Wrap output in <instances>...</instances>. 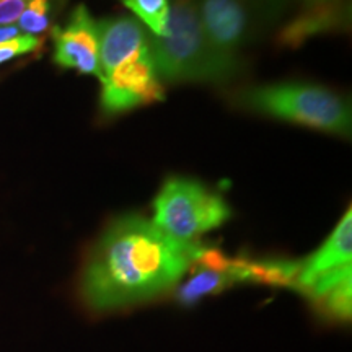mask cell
<instances>
[{"label":"cell","mask_w":352,"mask_h":352,"mask_svg":"<svg viewBox=\"0 0 352 352\" xmlns=\"http://www.w3.org/2000/svg\"><path fill=\"white\" fill-rule=\"evenodd\" d=\"M197 250V243H179L139 215L118 219L88 256L83 300L96 311L148 300L182 279Z\"/></svg>","instance_id":"6da1fadb"},{"label":"cell","mask_w":352,"mask_h":352,"mask_svg":"<svg viewBox=\"0 0 352 352\" xmlns=\"http://www.w3.org/2000/svg\"><path fill=\"white\" fill-rule=\"evenodd\" d=\"M148 50L157 77L168 82L227 83L241 72L240 57L209 41L196 0H171L164 33H148Z\"/></svg>","instance_id":"7a4b0ae2"},{"label":"cell","mask_w":352,"mask_h":352,"mask_svg":"<svg viewBox=\"0 0 352 352\" xmlns=\"http://www.w3.org/2000/svg\"><path fill=\"white\" fill-rule=\"evenodd\" d=\"M245 108L329 134L349 138L351 104L329 88L314 83L284 82L254 87L239 96Z\"/></svg>","instance_id":"3957f363"},{"label":"cell","mask_w":352,"mask_h":352,"mask_svg":"<svg viewBox=\"0 0 352 352\" xmlns=\"http://www.w3.org/2000/svg\"><path fill=\"white\" fill-rule=\"evenodd\" d=\"M228 217L226 199L195 179L170 178L153 201V226L179 243H195Z\"/></svg>","instance_id":"277c9868"},{"label":"cell","mask_w":352,"mask_h":352,"mask_svg":"<svg viewBox=\"0 0 352 352\" xmlns=\"http://www.w3.org/2000/svg\"><path fill=\"white\" fill-rule=\"evenodd\" d=\"M290 0H196L209 41L228 56L252 44L280 19Z\"/></svg>","instance_id":"5b68a950"},{"label":"cell","mask_w":352,"mask_h":352,"mask_svg":"<svg viewBox=\"0 0 352 352\" xmlns=\"http://www.w3.org/2000/svg\"><path fill=\"white\" fill-rule=\"evenodd\" d=\"M101 85L100 104L107 114L126 113L164 100L148 43L101 78Z\"/></svg>","instance_id":"8992f818"},{"label":"cell","mask_w":352,"mask_h":352,"mask_svg":"<svg viewBox=\"0 0 352 352\" xmlns=\"http://www.w3.org/2000/svg\"><path fill=\"white\" fill-rule=\"evenodd\" d=\"M54 63L59 67L74 69L83 76L103 78L100 65L98 21L85 6H77L67 23L52 30Z\"/></svg>","instance_id":"52a82bcc"},{"label":"cell","mask_w":352,"mask_h":352,"mask_svg":"<svg viewBox=\"0 0 352 352\" xmlns=\"http://www.w3.org/2000/svg\"><path fill=\"white\" fill-rule=\"evenodd\" d=\"M305 6L292 21L280 32L279 43L298 47L316 34L344 30L349 23V7L346 0H324V2H303Z\"/></svg>","instance_id":"ba28073f"},{"label":"cell","mask_w":352,"mask_h":352,"mask_svg":"<svg viewBox=\"0 0 352 352\" xmlns=\"http://www.w3.org/2000/svg\"><path fill=\"white\" fill-rule=\"evenodd\" d=\"M352 264V212L342 215L328 240L316 252L300 263L296 280L297 290L303 292L320 276Z\"/></svg>","instance_id":"9c48e42d"},{"label":"cell","mask_w":352,"mask_h":352,"mask_svg":"<svg viewBox=\"0 0 352 352\" xmlns=\"http://www.w3.org/2000/svg\"><path fill=\"white\" fill-rule=\"evenodd\" d=\"M98 38L100 65L103 77L148 43L147 30L140 21L131 16L98 21Z\"/></svg>","instance_id":"30bf717a"},{"label":"cell","mask_w":352,"mask_h":352,"mask_svg":"<svg viewBox=\"0 0 352 352\" xmlns=\"http://www.w3.org/2000/svg\"><path fill=\"white\" fill-rule=\"evenodd\" d=\"M300 263L290 259L267 258L245 261V283L274 285V287H294Z\"/></svg>","instance_id":"8fae6325"},{"label":"cell","mask_w":352,"mask_h":352,"mask_svg":"<svg viewBox=\"0 0 352 352\" xmlns=\"http://www.w3.org/2000/svg\"><path fill=\"white\" fill-rule=\"evenodd\" d=\"M241 283L240 274L236 272L235 266L232 264V270L226 272H217L201 267L186 284H183L178 290V300L183 305H195L201 298L214 296L222 292L233 284Z\"/></svg>","instance_id":"7c38bea8"},{"label":"cell","mask_w":352,"mask_h":352,"mask_svg":"<svg viewBox=\"0 0 352 352\" xmlns=\"http://www.w3.org/2000/svg\"><path fill=\"white\" fill-rule=\"evenodd\" d=\"M323 314L336 320H351L352 315V277L341 280L323 296L314 300Z\"/></svg>","instance_id":"4fadbf2b"},{"label":"cell","mask_w":352,"mask_h":352,"mask_svg":"<svg viewBox=\"0 0 352 352\" xmlns=\"http://www.w3.org/2000/svg\"><path fill=\"white\" fill-rule=\"evenodd\" d=\"M56 0H30L19 19V30L21 34L36 36L47 32L54 15Z\"/></svg>","instance_id":"5bb4252c"},{"label":"cell","mask_w":352,"mask_h":352,"mask_svg":"<svg viewBox=\"0 0 352 352\" xmlns=\"http://www.w3.org/2000/svg\"><path fill=\"white\" fill-rule=\"evenodd\" d=\"M121 2L147 25L152 34L158 36L164 33L168 20L170 0H121Z\"/></svg>","instance_id":"9a60e30c"},{"label":"cell","mask_w":352,"mask_h":352,"mask_svg":"<svg viewBox=\"0 0 352 352\" xmlns=\"http://www.w3.org/2000/svg\"><path fill=\"white\" fill-rule=\"evenodd\" d=\"M41 39L36 36H28V34H20V36L10 39L0 44V64L8 63L15 57L30 54V52L39 50Z\"/></svg>","instance_id":"2e32d148"},{"label":"cell","mask_w":352,"mask_h":352,"mask_svg":"<svg viewBox=\"0 0 352 352\" xmlns=\"http://www.w3.org/2000/svg\"><path fill=\"white\" fill-rule=\"evenodd\" d=\"M195 261L199 263L204 270L217 272L230 271L233 264L232 258H228L226 253L220 252L219 248H212V246H209V248H202V246H199Z\"/></svg>","instance_id":"e0dca14e"},{"label":"cell","mask_w":352,"mask_h":352,"mask_svg":"<svg viewBox=\"0 0 352 352\" xmlns=\"http://www.w3.org/2000/svg\"><path fill=\"white\" fill-rule=\"evenodd\" d=\"M303 2H324V0H303Z\"/></svg>","instance_id":"ac0fdd59"}]
</instances>
